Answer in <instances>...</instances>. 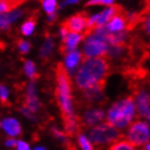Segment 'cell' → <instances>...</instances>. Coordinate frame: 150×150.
<instances>
[{
	"label": "cell",
	"instance_id": "484cf974",
	"mask_svg": "<svg viewBox=\"0 0 150 150\" xmlns=\"http://www.w3.org/2000/svg\"><path fill=\"white\" fill-rule=\"evenodd\" d=\"M143 28L145 30V33L148 36H150V13L145 18V21L143 23Z\"/></svg>",
	"mask_w": 150,
	"mask_h": 150
},
{
	"label": "cell",
	"instance_id": "7c38bea8",
	"mask_svg": "<svg viewBox=\"0 0 150 150\" xmlns=\"http://www.w3.org/2000/svg\"><path fill=\"white\" fill-rule=\"evenodd\" d=\"M82 39H84V35L77 34V33H69L67 37L62 39V44L60 46L61 52H72L74 51L76 46L79 45V42Z\"/></svg>",
	"mask_w": 150,
	"mask_h": 150
},
{
	"label": "cell",
	"instance_id": "277c9868",
	"mask_svg": "<svg viewBox=\"0 0 150 150\" xmlns=\"http://www.w3.org/2000/svg\"><path fill=\"white\" fill-rule=\"evenodd\" d=\"M122 138V134L109 123H103L91 127L88 132V139L95 146L100 147L115 143Z\"/></svg>",
	"mask_w": 150,
	"mask_h": 150
},
{
	"label": "cell",
	"instance_id": "ffe728a7",
	"mask_svg": "<svg viewBox=\"0 0 150 150\" xmlns=\"http://www.w3.org/2000/svg\"><path fill=\"white\" fill-rule=\"evenodd\" d=\"M109 150H136L129 140H117L109 147Z\"/></svg>",
	"mask_w": 150,
	"mask_h": 150
},
{
	"label": "cell",
	"instance_id": "5b68a950",
	"mask_svg": "<svg viewBox=\"0 0 150 150\" xmlns=\"http://www.w3.org/2000/svg\"><path fill=\"white\" fill-rule=\"evenodd\" d=\"M109 51V44L105 38L101 37L97 33H91L86 37L84 48H83V56L85 59L88 58H105Z\"/></svg>",
	"mask_w": 150,
	"mask_h": 150
},
{
	"label": "cell",
	"instance_id": "9c48e42d",
	"mask_svg": "<svg viewBox=\"0 0 150 150\" xmlns=\"http://www.w3.org/2000/svg\"><path fill=\"white\" fill-rule=\"evenodd\" d=\"M105 85H97V86L89 88V89L83 90V102L85 105H89L93 103L97 105H105V97L103 95V89Z\"/></svg>",
	"mask_w": 150,
	"mask_h": 150
},
{
	"label": "cell",
	"instance_id": "5bb4252c",
	"mask_svg": "<svg viewBox=\"0 0 150 150\" xmlns=\"http://www.w3.org/2000/svg\"><path fill=\"white\" fill-rule=\"evenodd\" d=\"M127 26V19H126V15L125 12H123L122 14H119L114 16L107 25V28L111 32V33H119L122 32L124 28H126Z\"/></svg>",
	"mask_w": 150,
	"mask_h": 150
},
{
	"label": "cell",
	"instance_id": "d6986e66",
	"mask_svg": "<svg viewBox=\"0 0 150 150\" xmlns=\"http://www.w3.org/2000/svg\"><path fill=\"white\" fill-rule=\"evenodd\" d=\"M36 22H37V15H30L22 25V28H21L22 34L25 35V36H28V35L32 34L35 26H36Z\"/></svg>",
	"mask_w": 150,
	"mask_h": 150
},
{
	"label": "cell",
	"instance_id": "7a4b0ae2",
	"mask_svg": "<svg viewBox=\"0 0 150 150\" xmlns=\"http://www.w3.org/2000/svg\"><path fill=\"white\" fill-rule=\"evenodd\" d=\"M57 89L56 96L58 105L61 110L62 120L74 115L73 113V97H72V84L69 72L65 65L58 63L56 68Z\"/></svg>",
	"mask_w": 150,
	"mask_h": 150
},
{
	"label": "cell",
	"instance_id": "83f0119b",
	"mask_svg": "<svg viewBox=\"0 0 150 150\" xmlns=\"http://www.w3.org/2000/svg\"><path fill=\"white\" fill-rule=\"evenodd\" d=\"M6 145L8 147H15L18 145V142H15L14 138H9L6 140Z\"/></svg>",
	"mask_w": 150,
	"mask_h": 150
},
{
	"label": "cell",
	"instance_id": "e0dca14e",
	"mask_svg": "<svg viewBox=\"0 0 150 150\" xmlns=\"http://www.w3.org/2000/svg\"><path fill=\"white\" fill-rule=\"evenodd\" d=\"M26 0H0V11L1 14L16 10V8L21 7Z\"/></svg>",
	"mask_w": 150,
	"mask_h": 150
},
{
	"label": "cell",
	"instance_id": "f546056e",
	"mask_svg": "<svg viewBox=\"0 0 150 150\" xmlns=\"http://www.w3.org/2000/svg\"><path fill=\"white\" fill-rule=\"evenodd\" d=\"M34 150H47V149H46L45 147H36Z\"/></svg>",
	"mask_w": 150,
	"mask_h": 150
},
{
	"label": "cell",
	"instance_id": "f1b7e54d",
	"mask_svg": "<svg viewBox=\"0 0 150 150\" xmlns=\"http://www.w3.org/2000/svg\"><path fill=\"white\" fill-rule=\"evenodd\" d=\"M79 2V0H64L63 4L61 7H64V6H67V4H77Z\"/></svg>",
	"mask_w": 150,
	"mask_h": 150
},
{
	"label": "cell",
	"instance_id": "44dd1931",
	"mask_svg": "<svg viewBox=\"0 0 150 150\" xmlns=\"http://www.w3.org/2000/svg\"><path fill=\"white\" fill-rule=\"evenodd\" d=\"M24 72L30 79H36L39 76L36 72V67H35L34 62L30 60H26L24 63Z\"/></svg>",
	"mask_w": 150,
	"mask_h": 150
},
{
	"label": "cell",
	"instance_id": "52a82bcc",
	"mask_svg": "<svg viewBox=\"0 0 150 150\" xmlns=\"http://www.w3.org/2000/svg\"><path fill=\"white\" fill-rule=\"evenodd\" d=\"M89 19L90 18H88L86 12H79V13L72 15L71 18L63 21L61 26L67 28L70 33H77V34H79V33L86 30Z\"/></svg>",
	"mask_w": 150,
	"mask_h": 150
},
{
	"label": "cell",
	"instance_id": "6da1fadb",
	"mask_svg": "<svg viewBox=\"0 0 150 150\" xmlns=\"http://www.w3.org/2000/svg\"><path fill=\"white\" fill-rule=\"evenodd\" d=\"M110 69L105 58L85 59L75 74V84L81 90L89 89L97 85H105Z\"/></svg>",
	"mask_w": 150,
	"mask_h": 150
},
{
	"label": "cell",
	"instance_id": "ba28073f",
	"mask_svg": "<svg viewBox=\"0 0 150 150\" xmlns=\"http://www.w3.org/2000/svg\"><path fill=\"white\" fill-rule=\"evenodd\" d=\"M134 95H135V103L137 112L140 116L146 119L150 113V93L142 86L134 85Z\"/></svg>",
	"mask_w": 150,
	"mask_h": 150
},
{
	"label": "cell",
	"instance_id": "8992f818",
	"mask_svg": "<svg viewBox=\"0 0 150 150\" xmlns=\"http://www.w3.org/2000/svg\"><path fill=\"white\" fill-rule=\"evenodd\" d=\"M150 139V126L144 121H135L127 132V140L134 146H144Z\"/></svg>",
	"mask_w": 150,
	"mask_h": 150
},
{
	"label": "cell",
	"instance_id": "9a60e30c",
	"mask_svg": "<svg viewBox=\"0 0 150 150\" xmlns=\"http://www.w3.org/2000/svg\"><path fill=\"white\" fill-rule=\"evenodd\" d=\"M81 59H82V53L76 51V50L72 51V52H69L67 54V57H65V64L64 65H65V69L69 72V74H73L74 73Z\"/></svg>",
	"mask_w": 150,
	"mask_h": 150
},
{
	"label": "cell",
	"instance_id": "cb8c5ba5",
	"mask_svg": "<svg viewBox=\"0 0 150 150\" xmlns=\"http://www.w3.org/2000/svg\"><path fill=\"white\" fill-rule=\"evenodd\" d=\"M18 47L22 53H27L30 49V42H27L25 40H21V39H18Z\"/></svg>",
	"mask_w": 150,
	"mask_h": 150
},
{
	"label": "cell",
	"instance_id": "2e32d148",
	"mask_svg": "<svg viewBox=\"0 0 150 150\" xmlns=\"http://www.w3.org/2000/svg\"><path fill=\"white\" fill-rule=\"evenodd\" d=\"M23 14V10H20V9H16V10H13V11L9 12V13H4L1 14V28L2 30H8L10 24L12 22H14L15 20H18Z\"/></svg>",
	"mask_w": 150,
	"mask_h": 150
},
{
	"label": "cell",
	"instance_id": "8fae6325",
	"mask_svg": "<svg viewBox=\"0 0 150 150\" xmlns=\"http://www.w3.org/2000/svg\"><path fill=\"white\" fill-rule=\"evenodd\" d=\"M23 107L28 109L32 113H36L38 111V109H39V100H38L36 87H35L34 83H32L27 86Z\"/></svg>",
	"mask_w": 150,
	"mask_h": 150
},
{
	"label": "cell",
	"instance_id": "4316f807",
	"mask_svg": "<svg viewBox=\"0 0 150 150\" xmlns=\"http://www.w3.org/2000/svg\"><path fill=\"white\" fill-rule=\"evenodd\" d=\"M16 148H18V150H30L28 144H26L25 142H22V140H19V142H18Z\"/></svg>",
	"mask_w": 150,
	"mask_h": 150
},
{
	"label": "cell",
	"instance_id": "4fadbf2b",
	"mask_svg": "<svg viewBox=\"0 0 150 150\" xmlns=\"http://www.w3.org/2000/svg\"><path fill=\"white\" fill-rule=\"evenodd\" d=\"M1 127L9 136L15 137L21 134V125L13 117H6L1 122Z\"/></svg>",
	"mask_w": 150,
	"mask_h": 150
},
{
	"label": "cell",
	"instance_id": "4dcf8cb0",
	"mask_svg": "<svg viewBox=\"0 0 150 150\" xmlns=\"http://www.w3.org/2000/svg\"><path fill=\"white\" fill-rule=\"evenodd\" d=\"M143 150H150V143L147 145L146 147H145V149H143Z\"/></svg>",
	"mask_w": 150,
	"mask_h": 150
},
{
	"label": "cell",
	"instance_id": "603a6c76",
	"mask_svg": "<svg viewBox=\"0 0 150 150\" xmlns=\"http://www.w3.org/2000/svg\"><path fill=\"white\" fill-rule=\"evenodd\" d=\"M114 0H89L86 4L87 7H90V6H112Z\"/></svg>",
	"mask_w": 150,
	"mask_h": 150
},
{
	"label": "cell",
	"instance_id": "7402d4cb",
	"mask_svg": "<svg viewBox=\"0 0 150 150\" xmlns=\"http://www.w3.org/2000/svg\"><path fill=\"white\" fill-rule=\"evenodd\" d=\"M42 7L45 9V11L48 13V15L52 14L56 12L57 1L56 0H42Z\"/></svg>",
	"mask_w": 150,
	"mask_h": 150
},
{
	"label": "cell",
	"instance_id": "30bf717a",
	"mask_svg": "<svg viewBox=\"0 0 150 150\" xmlns=\"http://www.w3.org/2000/svg\"><path fill=\"white\" fill-rule=\"evenodd\" d=\"M103 119H105L103 110L98 109V108H89L83 115V126H84V128L94 127V126H96V124L103 121Z\"/></svg>",
	"mask_w": 150,
	"mask_h": 150
},
{
	"label": "cell",
	"instance_id": "3957f363",
	"mask_svg": "<svg viewBox=\"0 0 150 150\" xmlns=\"http://www.w3.org/2000/svg\"><path fill=\"white\" fill-rule=\"evenodd\" d=\"M136 107L134 99L132 97L113 103L108 111L107 123L113 125L116 128H124L132 122L135 116Z\"/></svg>",
	"mask_w": 150,
	"mask_h": 150
},
{
	"label": "cell",
	"instance_id": "ac0fdd59",
	"mask_svg": "<svg viewBox=\"0 0 150 150\" xmlns=\"http://www.w3.org/2000/svg\"><path fill=\"white\" fill-rule=\"evenodd\" d=\"M53 46H54V42H53V38L50 36V35H46V39L45 42L42 44L40 50H39V57H40L42 60H47L51 52L53 50Z\"/></svg>",
	"mask_w": 150,
	"mask_h": 150
},
{
	"label": "cell",
	"instance_id": "d4e9b609",
	"mask_svg": "<svg viewBox=\"0 0 150 150\" xmlns=\"http://www.w3.org/2000/svg\"><path fill=\"white\" fill-rule=\"evenodd\" d=\"M8 89L6 88L4 85H1L0 87V98H1V102L4 105H7L8 103Z\"/></svg>",
	"mask_w": 150,
	"mask_h": 150
}]
</instances>
